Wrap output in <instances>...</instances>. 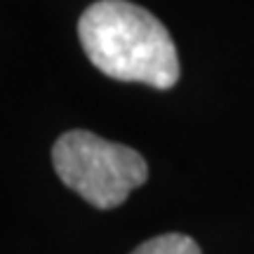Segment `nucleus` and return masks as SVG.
I'll return each mask as SVG.
<instances>
[{"instance_id":"obj_1","label":"nucleus","mask_w":254,"mask_h":254,"mask_svg":"<svg viewBox=\"0 0 254 254\" xmlns=\"http://www.w3.org/2000/svg\"><path fill=\"white\" fill-rule=\"evenodd\" d=\"M78 36L104 75L170 90L179 80V57L170 31L148 9L127 0H99L82 12Z\"/></svg>"},{"instance_id":"obj_2","label":"nucleus","mask_w":254,"mask_h":254,"mask_svg":"<svg viewBox=\"0 0 254 254\" xmlns=\"http://www.w3.org/2000/svg\"><path fill=\"white\" fill-rule=\"evenodd\" d=\"M57 177L97 209H113L148 179V165L134 148L87 129H71L52 146Z\"/></svg>"},{"instance_id":"obj_3","label":"nucleus","mask_w":254,"mask_h":254,"mask_svg":"<svg viewBox=\"0 0 254 254\" xmlns=\"http://www.w3.org/2000/svg\"><path fill=\"white\" fill-rule=\"evenodd\" d=\"M129 254H202L198 243L184 233H163L132 250Z\"/></svg>"}]
</instances>
